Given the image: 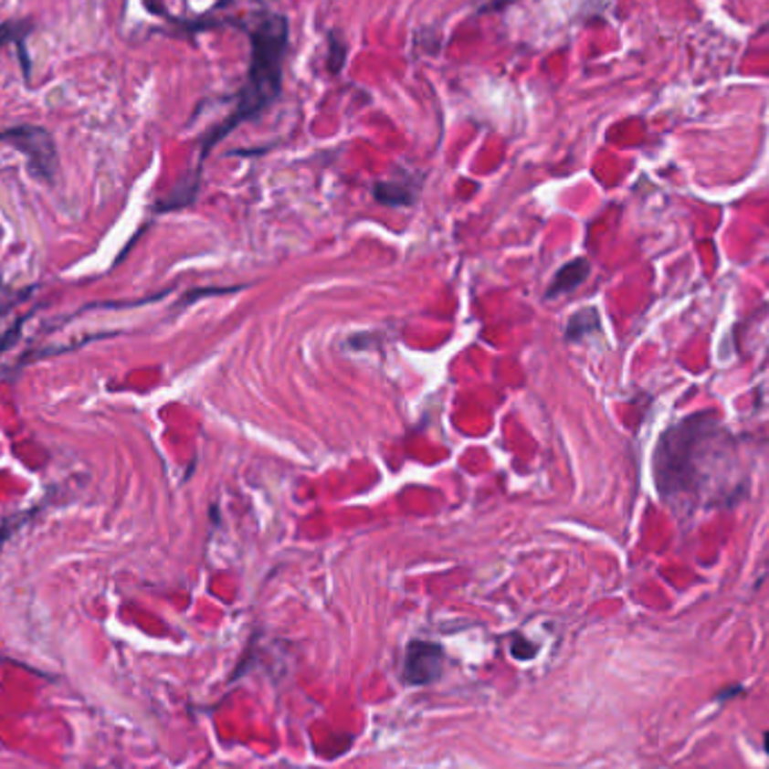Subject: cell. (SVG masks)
Returning a JSON list of instances; mask_svg holds the SVG:
<instances>
[{"instance_id":"obj_1","label":"cell","mask_w":769,"mask_h":769,"mask_svg":"<svg viewBox=\"0 0 769 769\" xmlns=\"http://www.w3.org/2000/svg\"><path fill=\"white\" fill-rule=\"evenodd\" d=\"M652 479L661 502L678 513L733 504L743 490L736 475V441L715 412H698L661 432L652 452Z\"/></svg>"},{"instance_id":"obj_2","label":"cell","mask_w":769,"mask_h":769,"mask_svg":"<svg viewBox=\"0 0 769 769\" xmlns=\"http://www.w3.org/2000/svg\"><path fill=\"white\" fill-rule=\"evenodd\" d=\"M243 30L250 38V68H248L246 84L238 92L235 111L203 138L198 174H201L203 160L207 158L209 151L216 147L226 135H230L237 126H241L243 121L259 118L281 95L284 61L290 43L289 18L284 14L259 12L252 16V26L243 23Z\"/></svg>"},{"instance_id":"obj_3","label":"cell","mask_w":769,"mask_h":769,"mask_svg":"<svg viewBox=\"0 0 769 769\" xmlns=\"http://www.w3.org/2000/svg\"><path fill=\"white\" fill-rule=\"evenodd\" d=\"M0 142L21 151L27 158L30 172L43 183L52 184L59 176V151L50 131L43 126L18 124L0 129Z\"/></svg>"},{"instance_id":"obj_4","label":"cell","mask_w":769,"mask_h":769,"mask_svg":"<svg viewBox=\"0 0 769 769\" xmlns=\"http://www.w3.org/2000/svg\"><path fill=\"white\" fill-rule=\"evenodd\" d=\"M444 670V648L432 641H410L403 657V678L410 684H430Z\"/></svg>"},{"instance_id":"obj_5","label":"cell","mask_w":769,"mask_h":769,"mask_svg":"<svg viewBox=\"0 0 769 769\" xmlns=\"http://www.w3.org/2000/svg\"><path fill=\"white\" fill-rule=\"evenodd\" d=\"M34 32V21L32 18H9V21L0 23V50H3L7 43H16L18 46V57H21L23 63V75L26 79H30V59H27L26 50V38Z\"/></svg>"},{"instance_id":"obj_6","label":"cell","mask_w":769,"mask_h":769,"mask_svg":"<svg viewBox=\"0 0 769 769\" xmlns=\"http://www.w3.org/2000/svg\"><path fill=\"white\" fill-rule=\"evenodd\" d=\"M587 275H590V261L583 259V257L569 261V264H564L561 270L553 275L552 284H549L547 295H544V297H549V300H552V297L572 293L574 289H578V286H581L583 281L587 279Z\"/></svg>"},{"instance_id":"obj_7","label":"cell","mask_w":769,"mask_h":769,"mask_svg":"<svg viewBox=\"0 0 769 769\" xmlns=\"http://www.w3.org/2000/svg\"><path fill=\"white\" fill-rule=\"evenodd\" d=\"M374 198L387 207H410L416 201V192L406 183L381 180L374 184Z\"/></svg>"},{"instance_id":"obj_8","label":"cell","mask_w":769,"mask_h":769,"mask_svg":"<svg viewBox=\"0 0 769 769\" xmlns=\"http://www.w3.org/2000/svg\"><path fill=\"white\" fill-rule=\"evenodd\" d=\"M598 331H601V320H598L596 309H583L572 315L564 329V338L574 342V340H583L585 335L598 333Z\"/></svg>"},{"instance_id":"obj_9","label":"cell","mask_w":769,"mask_h":769,"mask_svg":"<svg viewBox=\"0 0 769 769\" xmlns=\"http://www.w3.org/2000/svg\"><path fill=\"white\" fill-rule=\"evenodd\" d=\"M347 57H349V46H347V41H344L342 32L331 30L329 32V63H326L331 75H338V72L342 70L344 63H347Z\"/></svg>"},{"instance_id":"obj_10","label":"cell","mask_w":769,"mask_h":769,"mask_svg":"<svg viewBox=\"0 0 769 769\" xmlns=\"http://www.w3.org/2000/svg\"><path fill=\"white\" fill-rule=\"evenodd\" d=\"M144 3V7H147V12H151L153 14V16H163V18H169V21H172V14L167 12V9H164V5H163V0H142Z\"/></svg>"},{"instance_id":"obj_11","label":"cell","mask_w":769,"mask_h":769,"mask_svg":"<svg viewBox=\"0 0 769 769\" xmlns=\"http://www.w3.org/2000/svg\"><path fill=\"white\" fill-rule=\"evenodd\" d=\"M9 533H12V527H9V524L0 527V547H3V543H5V540H7Z\"/></svg>"},{"instance_id":"obj_12","label":"cell","mask_w":769,"mask_h":769,"mask_svg":"<svg viewBox=\"0 0 769 769\" xmlns=\"http://www.w3.org/2000/svg\"><path fill=\"white\" fill-rule=\"evenodd\" d=\"M511 0H493V3H490V7L489 9H502L504 5H509Z\"/></svg>"},{"instance_id":"obj_13","label":"cell","mask_w":769,"mask_h":769,"mask_svg":"<svg viewBox=\"0 0 769 769\" xmlns=\"http://www.w3.org/2000/svg\"><path fill=\"white\" fill-rule=\"evenodd\" d=\"M765 749H767V753H769V732H767V736H765Z\"/></svg>"}]
</instances>
